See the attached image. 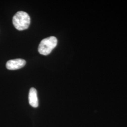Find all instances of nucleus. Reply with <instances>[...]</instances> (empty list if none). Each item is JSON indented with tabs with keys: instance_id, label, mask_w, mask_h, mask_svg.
<instances>
[{
	"instance_id": "1",
	"label": "nucleus",
	"mask_w": 127,
	"mask_h": 127,
	"mask_svg": "<svg viewBox=\"0 0 127 127\" xmlns=\"http://www.w3.org/2000/svg\"><path fill=\"white\" fill-rule=\"evenodd\" d=\"M30 18L26 12L20 11L16 14L12 19L14 26L18 30L22 31L27 29L30 24Z\"/></svg>"
},
{
	"instance_id": "2",
	"label": "nucleus",
	"mask_w": 127,
	"mask_h": 127,
	"mask_svg": "<svg viewBox=\"0 0 127 127\" xmlns=\"http://www.w3.org/2000/svg\"><path fill=\"white\" fill-rule=\"evenodd\" d=\"M57 43L58 40L56 37L50 36L46 38L41 41L38 47V51L41 54L48 55L56 47Z\"/></svg>"
},
{
	"instance_id": "3",
	"label": "nucleus",
	"mask_w": 127,
	"mask_h": 127,
	"mask_svg": "<svg viewBox=\"0 0 127 127\" xmlns=\"http://www.w3.org/2000/svg\"><path fill=\"white\" fill-rule=\"evenodd\" d=\"M26 64V61L21 59H11L9 60L6 63V67L10 70H17L23 67Z\"/></svg>"
},
{
	"instance_id": "4",
	"label": "nucleus",
	"mask_w": 127,
	"mask_h": 127,
	"mask_svg": "<svg viewBox=\"0 0 127 127\" xmlns=\"http://www.w3.org/2000/svg\"><path fill=\"white\" fill-rule=\"evenodd\" d=\"M28 99L29 104L32 107L36 108L38 106L39 102L37 96V92L35 88H32L30 89L29 93Z\"/></svg>"
}]
</instances>
